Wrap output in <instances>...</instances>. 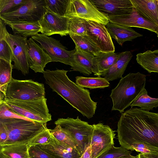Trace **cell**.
I'll list each match as a JSON object with an SVG mask.
<instances>
[{
	"label": "cell",
	"instance_id": "obj_1",
	"mask_svg": "<svg viewBox=\"0 0 158 158\" xmlns=\"http://www.w3.org/2000/svg\"><path fill=\"white\" fill-rule=\"evenodd\" d=\"M117 127L121 146L128 150L132 144L141 143L158 152V113L131 107L121 113Z\"/></svg>",
	"mask_w": 158,
	"mask_h": 158
},
{
	"label": "cell",
	"instance_id": "obj_2",
	"mask_svg": "<svg viewBox=\"0 0 158 158\" xmlns=\"http://www.w3.org/2000/svg\"><path fill=\"white\" fill-rule=\"evenodd\" d=\"M68 71L47 69L43 73L46 83L73 108L88 118L93 117L97 102L91 98L89 90L71 81L67 75Z\"/></svg>",
	"mask_w": 158,
	"mask_h": 158
},
{
	"label": "cell",
	"instance_id": "obj_3",
	"mask_svg": "<svg viewBox=\"0 0 158 158\" xmlns=\"http://www.w3.org/2000/svg\"><path fill=\"white\" fill-rule=\"evenodd\" d=\"M146 82V75L139 72L130 73L122 77L110 95L113 102L112 110L124 112L142 93Z\"/></svg>",
	"mask_w": 158,
	"mask_h": 158
},
{
	"label": "cell",
	"instance_id": "obj_4",
	"mask_svg": "<svg viewBox=\"0 0 158 158\" xmlns=\"http://www.w3.org/2000/svg\"><path fill=\"white\" fill-rule=\"evenodd\" d=\"M8 133L7 140L2 146L28 143L40 132L47 128V123H42L19 118L0 119Z\"/></svg>",
	"mask_w": 158,
	"mask_h": 158
},
{
	"label": "cell",
	"instance_id": "obj_5",
	"mask_svg": "<svg viewBox=\"0 0 158 158\" xmlns=\"http://www.w3.org/2000/svg\"><path fill=\"white\" fill-rule=\"evenodd\" d=\"M47 99L20 100L4 99V102L15 113L34 122L47 123L52 120Z\"/></svg>",
	"mask_w": 158,
	"mask_h": 158
},
{
	"label": "cell",
	"instance_id": "obj_6",
	"mask_svg": "<svg viewBox=\"0 0 158 158\" xmlns=\"http://www.w3.org/2000/svg\"><path fill=\"white\" fill-rule=\"evenodd\" d=\"M54 123L73 139L77 145L78 152L82 156L90 145L94 128L93 125L81 120L78 116L76 119L59 118Z\"/></svg>",
	"mask_w": 158,
	"mask_h": 158
},
{
	"label": "cell",
	"instance_id": "obj_7",
	"mask_svg": "<svg viewBox=\"0 0 158 158\" xmlns=\"http://www.w3.org/2000/svg\"><path fill=\"white\" fill-rule=\"evenodd\" d=\"M45 89L43 83L31 79L19 80L12 78L5 94L7 99L30 100L45 98Z\"/></svg>",
	"mask_w": 158,
	"mask_h": 158
},
{
	"label": "cell",
	"instance_id": "obj_8",
	"mask_svg": "<svg viewBox=\"0 0 158 158\" xmlns=\"http://www.w3.org/2000/svg\"><path fill=\"white\" fill-rule=\"evenodd\" d=\"M44 0H28L14 11L0 15V19L6 25L20 21H38L46 10Z\"/></svg>",
	"mask_w": 158,
	"mask_h": 158
},
{
	"label": "cell",
	"instance_id": "obj_9",
	"mask_svg": "<svg viewBox=\"0 0 158 158\" xmlns=\"http://www.w3.org/2000/svg\"><path fill=\"white\" fill-rule=\"evenodd\" d=\"M64 16L76 17L106 25L108 17L100 12L89 0H69Z\"/></svg>",
	"mask_w": 158,
	"mask_h": 158
},
{
	"label": "cell",
	"instance_id": "obj_10",
	"mask_svg": "<svg viewBox=\"0 0 158 158\" xmlns=\"http://www.w3.org/2000/svg\"><path fill=\"white\" fill-rule=\"evenodd\" d=\"M90 146L92 158H96L114 146L116 134L108 125L102 123L94 124Z\"/></svg>",
	"mask_w": 158,
	"mask_h": 158
},
{
	"label": "cell",
	"instance_id": "obj_11",
	"mask_svg": "<svg viewBox=\"0 0 158 158\" xmlns=\"http://www.w3.org/2000/svg\"><path fill=\"white\" fill-rule=\"evenodd\" d=\"M5 40L12 52L14 62L13 69L21 71L24 75L28 74L29 67L27 57V38L8 32L6 35Z\"/></svg>",
	"mask_w": 158,
	"mask_h": 158
},
{
	"label": "cell",
	"instance_id": "obj_12",
	"mask_svg": "<svg viewBox=\"0 0 158 158\" xmlns=\"http://www.w3.org/2000/svg\"><path fill=\"white\" fill-rule=\"evenodd\" d=\"M31 38L38 42L50 57L52 62H59L71 66V51H68L60 41L42 34H38Z\"/></svg>",
	"mask_w": 158,
	"mask_h": 158
},
{
	"label": "cell",
	"instance_id": "obj_13",
	"mask_svg": "<svg viewBox=\"0 0 158 158\" xmlns=\"http://www.w3.org/2000/svg\"><path fill=\"white\" fill-rule=\"evenodd\" d=\"M69 18L58 15L46 9L43 15L38 21L40 32L47 36L58 34L61 36L69 35Z\"/></svg>",
	"mask_w": 158,
	"mask_h": 158
},
{
	"label": "cell",
	"instance_id": "obj_14",
	"mask_svg": "<svg viewBox=\"0 0 158 158\" xmlns=\"http://www.w3.org/2000/svg\"><path fill=\"white\" fill-rule=\"evenodd\" d=\"M87 35L102 52H114L115 47L112 38L104 24L86 20Z\"/></svg>",
	"mask_w": 158,
	"mask_h": 158
},
{
	"label": "cell",
	"instance_id": "obj_15",
	"mask_svg": "<svg viewBox=\"0 0 158 158\" xmlns=\"http://www.w3.org/2000/svg\"><path fill=\"white\" fill-rule=\"evenodd\" d=\"M109 22L130 27H137L147 29L158 33V26L153 22L145 18L135 9L128 13L120 15L107 17Z\"/></svg>",
	"mask_w": 158,
	"mask_h": 158
},
{
	"label": "cell",
	"instance_id": "obj_16",
	"mask_svg": "<svg viewBox=\"0 0 158 158\" xmlns=\"http://www.w3.org/2000/svg\"><path fill=\"white\" fill-rule=\"evenodd\" d=\"M100 12L109 16L128 13L134 6L130 0H89Z\"/></svg>",
	"mask_w": 158,
	"mask_h": 158
},
{
	"label": "cell",
	"instance_id": "obj_17",
	"mask_svg": "<svg viewBox=\"0 0 158 158\" xmlns=\"http://www.w3.org/2000/svg\"><path fill=\"white\" fill-rule=\"evenodd\" d=\"M27 57L29 68L35 73H43L46 64L52 62L50 57L31 37L27 40Z\"/></svg>",
	"mask_w": 158,
	"mask_h": 158
},
{
	"label": "cell",
	"instance_id": "obj_18",
	"mask_svg": "<svg viewBox=\"0 0 158 158\" xmlns=\"http://www.w3.org/2000/svg\"><path fill=\"white\" fill-rule=\"evenodd\" d=\"M37 145L55 158H80L81 156L76 148L58 140L52 134L48 144Z\"/></svg>",
	"mask_w": 158,
	"mask_h": 158
},
{
	"label": "cell",
	"instance_id": "obj_19",
	"mask_svg": "<svg viewBox=\"0 0 158 158\" xmlns=\"http://www.w3.org/2000/svg\"><path fill=\"white\" fill-rule=\"evenodd\" d=\"M94 56L75 46L72 50L70 57L71 69L85 75H89L92 72V60Z\"/></svg>",
	"mask_w": 158,
	"mask_h": 158
},
{
	"label": "cell",
	"instance_id": "obj_20",
	"mask_svg": "<svg viewBox=\"0 0 158 158\" xmlns=\"http://www.w3.org/2000/svg\"><path fill=\"white\" fill-rule=\"evenodd\" d=\"M105 26L111 38L114 39L121 46L126 41H132L143 36L129 27L110 22Z\"/></svg>",
	"mask_w": 158,
	"mask_h": 158
},
{
	"label": "cell",
	"instance_id": "obj_21",
	"mask_svg": "<svg viewBox=\"0 0 158 158\" xmlns=\"http://www.w3.org/2000/svg\"><path fill=\"white\" fill-rule=\"evenodd\" d=\"M120 53L101 52L94 56L92 60V72L101 76L116 61Z\"/></svg>",
	"mask_w": 158,
	"mask_h": 158
},
{
	"label": "cell",
	"instance_id": "obj_22",
	"mask_svg": "<svg viewBox=\"0 0 158 158\" xmlns=\"http://www.w3.org/2000/svg\"><path fill=\"white\" fill-rule=\"evenodd\" d=\"M132 56L131 52L129 51L120 53L119 57L116 62L102 76L108 81L122 77Z\"/></svg>",
	"mask_w": 158,
	"mask_h": 158
},
{
	"label": "cell",
	"instance_id": "obj_23",
	"mask_svg": "<svg viewBox=\"0 0 158 158\" xmlns=\"http://www.w3.org/2000/svg\"><path fill=\"white\" fill-rule=\"evenodd\" d=\"M137 10L158 26L156 0H130Z\"/></svg>",
	"mask_w": 158,
	"mask_h": 158
},
{
	"label": "cell",
	"instance_id": "obj_24",
	"mask_svg": "<svg viewBox=\"0 0 158 158\" xmlns=\"http://www.w3.org/2000/svg\"><path fill=\"white\" fill-rule=\"evenodd\" d=\"M14 33L24 38L37 35L41 31L38 21L29 22L20 21L8 24Z\"/></svg>",
	"mask_w": 158,
	"mask_h": 158
},
{
	"label": "cell",
	"instance_id": "obj_25",
	"mask_svg": "<svg viewBox=\"0 0 158 158\" xmlns=\"http://www.w3.org/2000/svg\"><path fill=\"white\" fill-rule=\"evenodd\" d=\"M138 63L148 73H158V49L148 50L136 55Z\"/></svg>",
	"mask_w": 158,
	"mask_h": 158
},
{
	"label": "cell",
	"instance_id": "obj_26",
	"mask_svg": "<svg viewBox=\"0 0 158 158\" xmlns=\"http://www.w3.org/2000/svg\"><path fill=\"white\" fill-rule=\"evenodd\" d=\"M28 143L0 146V156L4 158H29Z\"/></svg>",
	"mask_w": 158,
	"mask_h": 158
},
{
	"label": "cell",
	"instance_id": "obj_27",
	"mask_svg": "<svg viewBox=\"0 0 158 158\" xmlns=\"http://www.w3.org/2000/svg\"><path fill=\"white\" fill-rule=\"evenodd\" d=\"M75 78L76 83L83 88L90 89H103L109 87L110 85L108 81L100 76L95 77L77 76Z\"/></svg>",
	"mask_w": 158,
	"mask_h": 158
},
{
	"label": "cell",
	"instance_id": "obj_28",
	"mask_svg": "<svg viewBox=\"0 0 158 158\" xmlns=\"http://www.w3.org/2000/svg\"><path fill=\"white\" fill-rule=\"evenodd\" d=\"M13 65L11 63L0 58V91L5 95L7 88L11 81Z\"/></svg>",
	"mask_w": 158,
	"mask_h": 158
},
{
	"label": "cell",
	"instance_id": "obj_29",
	"mask_svg": "<svg viewBox=\"0 0 158 158\" xmlns=\"http://www.w3.org/2000/svg\"><path fill=\"white\" fill-rule=\"evenodd\" d=\"M6 25L4 22L0 19V58L11 63L13 59V53L5 40L6 35L8 33Z\"/></svg>",
	"mask_w": 158,
	"mask_h": 158
},
{
	"label": "cell",
	"instance_id": "obj_30",
	"mask_svg": "<svg viewBox=\"0 0 158 158\" xmlns=\"http://www.w3.org/2000/svg\"><path fill=\"white\" fill-rule=\"evenodd\" d=\"M69 36L74 42L75 46L85 51L91 53L94 56L102 52L97 45L87 35H70Z\"/></svg>",
	"mask_w": 158,
	"mask_h": 158
},
{
	"label": "cell",
	"instance_id": "obj_31",
	"mask_svg": "<svg viewBox=\"0 0 158 158\" xmlns=\"http://www.w3.org/2000/svg\"><path fill=\"white\" fill-rule=\"evenodd\" d=\"M131 108L138 106L144 110L149 111L158 107V98H152L148 94L145 88L140 96L131 105Z\"/></svg>",
	"mask_w": 158,
	"mask_h": 158
},
{
	"label": "cell",
	"instance_id": "obj_32",
	"mask_svg": "<svg viewBox=\"0 0 158 158\" xmlns=\"http://www.w3.org/2000/svg\"><path fill=\"white\" fill-rule=\"evenodd\" d=\"M69 18L68 30L69 35H87L86 20L76 17Z\"/></svg>",
	"mask_w": 158,
	"mask_h": 158
},
{
	"label": "cell",
	"instance_id": "obj_33",
	"mask_svg": "<svg viewBox=\"0 0 158 158\" xmlns=\"http://www.w3.org/2000/svg\"><path fill=\"white\" fill-rule=\"evenodd\" d=\"M46 8L53 13L64 16L69 0H44Z\"/></svg>",
	"mask_w": 158,
	"mask_h": 158
},
{
	"label": "cell",
	"instance_id": "obj_34",
	"mask_svg": "<svg viewBox=\"0 0 158 158\" xmlns=\"http://www.w3.org/2000/svg\"><path fill=\"white\" fill-rule=\"evenodd\" d=\"M50 131L57 140L76 148L78 151L77 145L74 141L67 133L62 130L58 126L56 125L54 129H50Z\"/></svg>",
	"mask_w": 158,
	"mask_h": 158
},
{
	"label": "cell",
	"instance_id": "obj_35",
	"mask_svg": "<svg viewBox=\"0 0 158 158\" xmlns=\"http://www.w3.org/2000/svg\"><path fill=\"white\" fill-rule=\"evenodd\" d=\"M28 0H0V15L11 12Z\"/></svg>",
	"mask_w": 158,
	"mask_h": 158
},
{
	"label": "cell",
	"instance_id": "obj_36",
	"mask_svg": "<svg viewBox=\"0 0 158 158\" xmlns=\"http://www.w3.org/2000/svg\"><path fill=\"white\" fill-rule=\"evenodd\" d=\"M131 152L122 146H114L96 158H118L123 156L131 155Z\"/></svg>",
	"mask_w": 158,
	"mask_h": 158
},
{
	"label": "cell",
	"instance_id": "obj_37",
	"mask_svg": "<svg viewBox=\"0 0 158 158\" xmlns=\"http://www.w3.org/2000/svg\"><path fill=\"white\" fill-rule=\"evenodd\" d=\"M51 136L52 134L50 129L47 128L31 139L28 143V147L47 144L50 141Z\"/></svg>",
	"mask_w": 158,
	"mask_h": 158
},
{
	"label": "cell",
	"instance_id": "obj_38",
	"mask_svg": "<svg viewBox=\"0 0 158 158\" xmlns=\"http://www.w3.org/2000/svg\"><path fill=\"white\" fill-rule=\"evenodd\" d=\"M8 118H19L33 121L15 113L6 106L3 102L0 103V119Z\"/></svg>",
	"mask_w": 158,
	"mask_h": 158
},
{
	"label": "cell",
	"instance_id": "obj_39",
	"mask_svg": "<svg viewBox=\"0 0 158 158\" xmlns=\"http://www.w3.org/2000/svg\"><path fill=\"white\" fill-rule=\"evenodd\" d=\"M28 151L29 158H55L37 145L28 147Z\"/></svg>",
	"mask_w": 158,
	"mask_h": 158
},
{
	"label": "cell",
	"instance_id": "obj_40",
	"mask_svg": "<svg viewBox=\"0 0 158 158\" xmlns=\"http://www.w3.org/2000/svg\"><path fill=\"white\" fill-rule=\"evenodd\" d=\"M8 137V131L4 124L0 121V146H2Z\"/></svg>",
	"mask_w": 158,
	"mask_h": 158
},
{
	"label": "cell",
	"instance_id": "obj_41",
	"mask_svg": "<svg viewBox=\"0 0 158 158\" xmlns=\"http://www.w3.org/2000/svg\"><path fill=\"white\" fill-rule=\"evenodd\" d=\"M80 158H92V150L90 145Z\"/></svg>",
	"mask_w": 158,
	"mask_h": 158
},
{
	"label": "cell",
	"instance_id": "obj_42",
	"mask_svg": "<svg viewBox=\"0 0 158 158\" xmlns=\"http://www.w3.org/2000/svg\"><path fill=\"white\" fill-rule=\"evenodd\" d=\"M143 154L147 158H158V152H157Z\"/></svg>",
	"mask_w": 158,
	"mask_h": 158
},
{
	"label": "cell",
	"instance_id": "obj_43",
	"mask_svg": "<svg viewBox=\"0 0 158 158\" xmlns=\"http://www.w3.org/2000/svg\"><path fill=\"white\" fill-rule=\"evenodd\" d=\"M5 97V95L1 91L0 93V103L4 102Z\"/></svg>",
	"mask_w": 158,
	"mask_h": 158
},
{
	"label": "cell",
	"instance_id": "obj_44",
	"mask_svg": "<svg viewBox=\"0 0 158 158\" xmlns=\"http://www.w3.org/2000/svg\"><path fill=\"white\" fill-rule=\"evenodd\" d=\"M136 157L137 158H147L143 154L141 153L136 155Z\"/></svg>",
	"mask_w": 158,
	"mask_h": 158
},
{
	"label": "cell",
	"instance_id": "obj_45",
	"mask_svg": "<svg viewBox=\"0 0 158 158\" xmlns=\"http://www.w3.org/2000/svg\"><path fill=\"white\" fill-rule=\"evenodd\" d=\"M118 158H137V157L136 156H134L131 155L128 156H123Z\"/></svg>",
	"mask_w": 158,
	"mask_h": 158
},
{
	"label": "cell",
	"instance_id": "obj_46",
	"mask_svg": "<svg viewBox=\"0 0 158 158\" xmlns=\"http://www.w3.org/2000/svg\"><path fill=\"white\" fill-rule=\"evenodd\" d=\"M156 5H157V11L158 12V0H156Z\"/></svg>",
	"mask_w": 158,
	"mask_h": 158
},
{
	"label": "cell",
	"instance_id": "obj_47",
	"mask_svg": "<svg viewBox=\"0 0 158 158\" xmlns=\"http://www.w3.org/2000/svg\"><path fill=\"white\" fill-rule=\"evenodd\" d=\"M0 158H3L2 157L0 156Z\"/></svg>",
	"mask_w": 158,
	"mask_h": 158
},
{
	"label": "cell",
	"instance_id": "obj_48",
	"mask_svg": "<svg viewBox=\"0 0 158 158\" xmlns=\"http://www.w3.org/2000/svg\"><path fill=\"white\" fill-rule=\"evenodd\" d=\"M157 37H158V33L157 34Z\"/></svg>",
	"mask_w": 158,
	"mask_h": 158
}]
</instances>
